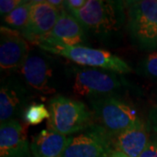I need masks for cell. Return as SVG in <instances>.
Segmentation results:
<instances>
[{
	"instance_id": "cb8c5ba5",
	"label": "cell",
	"mask_w": 157,
	"mask_h": 157,
	"mask_svg": "<svg viewBox=\"0 0 157 157\" xmlns=\"http://www.w3.org/2000/svg\"><path fill=\"white\" fill-rule=\"evenodd\" d=\"M152 140H154L157 143V135H154L153 138H152Z\"/></svg>"
},
{
	"instance_id": "8fae6325",
	"label": "cell",
	"mask_w": 157,
	"mask_h": 157,
	"mask_svg": "<svg viewBox=\"0 0 157 157\" xmlns=\"http://www.w3.org/2000/svg\"><path fill=\"white\" fill-rule=\"evenodd\" d=\"M20 73L25 86L44 95L56 92L52 85V69L45 55L38 52L29 54L27 59L20 68Z\"/></svg>"
},
{
	"instance_id": "3957f363",
	"label": "cell",
	"mask_w": 157,
	"mask_h": 157,
	"mask_svg": "<svg viewBox=\"0 0 157 157\" xmlns=\"http://www.w3.org/2000/svg\"><path fill=\"white\" fill-rule=\"evenodd\" d=\"M96 124L107 134L115 135L143 123L135 107L121 96L89 100Z\"/></svg>"
},
{
	"instance_id": "2e32d148",
	"label": "cell",
	"mask_w": 157,
	"mask_h": 157,
	"mask_svg": "<svg viewBox=\"0 0 157 157\" xmlns=\"http://www.w3.org/2000/svg\"><path fill=\"white\" fill-rule=\"evenodd\" d=\"M33 1H24L14 11L2 17L3 25L22 33L28 22Z\"/></svg>"
},
{
	"instance_id": "5bb4252c",
	"label": "cell",
	"mask_w": 157,
	"mask_h": 157,
	"mask_svg": "<svg viewBox=\"0 0 157 157\" xmlns=\"http://www.w3.org/2000/svg\"><path fill=\"white\" fill-rule=\"evenodd\" d=\"M109 138L113 151L123 153L128 157L140 156L150 141L145 122L115 135H109Z\"/></svg>"
},
{
	"instance_id": "8992f818",
	"label": "cell",
	"mask_w": 157,
	"mask_h": 157,
	"mask_svg": "<svg viewBox=\"0 0 157 157\" xmlns=\"http://www.w3.org/2000/svg\"><path fill=\"white\" fill-rule=\"evenodd\" d=\"M45 52L64 57L82 67L100 68L119 74L132 72L128 64L120 57L104 49L91 48L88 46H64L58 45H40Z\"/></svg>"
},
{
	"instance_id": "52a82bcc",
	"label": "cell",
	"mask_w": 157,
	"mask_h": 157,
	"mask_svg": "<svg viewBox=\"0 0 157 157\" xmlns=\"http://www.w3.org/2000/svg\"><path fill=\"white\" fill-rule=\"evenodd\" d=\"M113 151L109 135L94 122L83 133L69 137L62 157H110Z\"/></svg>"
},
{
	"instance_id": "ffe728a7",
	"label": "cell",
	"mask_w": 157,
	"mask_h": 157,
	"mask_svg": "<svg viewBox=\"0 0 157 157\" xmlns=\"http://www.w3.org/2000/svg\"><path fill=\"white\" fill-rule=\"evenodd\" d=\"M147 127L149 132L157 135V106L150 108L147 119Z\"/></svg>"
},
{
	"instance_id": "9c48e42d",
	"label": "cell",
	"mask_w": 157,
	"mask_h": 157,
	"mask_svg": "<svg viewBox=\"0 0 157 157\" xmlns=\"http://www.w3.org/2000/svg\"><path fill=\"white\" fill-rule=\"evenodd\" d=\"M61 11L49 5L46 1H33L29 18L22 35L34 45H39L56 25Z\"/></svg>"
},
{
	"instance_id": "9a60e30c",
	"label": "cell",
	"mask_w": 157,
	"mask_h": 157,
	"mask_svg": "<svg viewBox=\"0 0 157 157\" xmlns=\"http://www.w3.org/2000/svg\"><path fill=\"white\" fill-rule=\"evenodd\" d=\"M69 137L51 129H43L33 137L31 150L33 157H62Z\"/></svg>"
},
{
	"instance_id": "ba28073f",
	"label": "cell",
	"mask_w": 157,
	"mask_h": 157,
	"mask_svg": "<svg viewBox=\"0 0 157 157\" xmlns=\"http://www.w3.org/2000/svg\"><path fill=\"white\" fill-rule=\"evenodd\" d=\"M30 54L28 41L22 33L6 26L0 27V68L2 73L22 67Z\"/></svg>"
},
{
	"instance_id": "4fadbf2b",
	"label": "cell",
	"mask_w": 157,
	"mask_h": 157,
	"mask_svg": "<svg viewBox=\"0 0 157 157\" xmlns=\"http://www.w3.org/2000/svg\"><path fill=\"white\" fill-rule=\"evenodd\" d=\"M86 33L80 23L72 14L62 11L56 25L40 45H58L64 46L82 45L86 40ZM38 45V46H39Z\"/></svg>"
},
{
	"instance_id": "d4e9b609",
	"label": "cell",
	"mask_w": 157,
	"mask_h": 157,
	"mask_svg": "<svg viewBox=\"0 0 157 157\" xmlns=\"http://www.w3.org/2000/svg\"><path fill=\"white\" fill-rule=\"evenodd\" d=\"M155 106H157V94L155 96Z\"/></svg>"
},
{
	"instance_id": "6da1fadb",
	"label": "cell",
	"mask_w": 157,
	"mask_h": 157,
	"mask_svg": "<svg viewBox=\"0 0 157 157\" xmlns=\"http://www.w3.org/2000/svg\"><path fill=\"white\" fill-rule=\"evenodd\" d=\"M86 33L101 39L116 37L126 25L125 1L87 0L80 10L73 12Z\"/></svg>"
},
{
	"instance_id": "44dd1931",
	"label": "cell",
	"mask_w": 157,
	"mask_h": 157,
	"mask_svg": "<svg viewBox=\"0 0 157 157\" xmlns=\"http://www.w3.org/2000/svg\"><path fill=\"white\" fill-rule=\"evenodd\" d=\"M87 0H66L64 1V10L73 14V12L80 10L86 4Z\"/></svg>"
},
{
	"instance_id": "7402d4cb",
	"label": "cell",
	"mask_w": 157,
	"mask_h": 157,
	"mask_svg": "<svg viewBox=\"0 0 157 157\" xmlns=\"http://www.w3.org/2000/svg\"><path fill=\"white\" fill-rule=\"evenodd\" d=\"M139 157H157V143L154 140H150L148 145L143 150Z\"/></svg>"
},
{
	"instance_id": "277c9868",
	"label": "cell",
	"mask_w": 157,
	"mask_h": 157,
	"mask_svg": "<svg viewBox=\"0 0 157 157\" xmlns=\"http://www.w3.org/2000/svg\"><path fill=\"white\" fill-rule=\"evenodd\" d=\"M48 110L47 128L66 136L84 131L94 123V113L85 103L63 95L50 99Z\"/></svg>"
},
{
	"instance_id": "603a6c76",
	"label": "cell",
	"mask_w": 157,
	"mask_h": 157,
	"mask_svg": "<svg viewBox=\"0 0 157 157\" xmlns=\"http://www.w3.org/2000/svg\"><path fill=\"white\" fill-rule=\"evenodd\" d=\"M110 157H128V155H126L123 153H121V152L118 151H113L111 153V155Z\"/></svg>"
},
{
	"instance_id": "5b68a950",
	"label": "cell",
	"mask_w": 157,
	"mask_h": 157,
	"mask_svg": "<svg viewBox=\"0 0 157 157\" xmlns=\"http://www.w3.org/2000/svg\"><path fill=\"white\" fill-rule=\"evenodd\" d=\"M74 74L73 92L77 97L91 99L120 96L131 85L121 74L100 68H77Z\"/></svg>"
},
{
	"instance_id": "ac0fdd59",
	"label": "cell",
	"mask_w": 157,
	"mask_h": 157,
	"mask_svg": "<svg viewBox=\"0 0 157 157\" xmlns=\"http://www.w3.org/2000/svg\"><path fill=\"white\" fill-rule=\"evenodd\" d=\"M137 73L143 77L157 80V52H151L140 60Z\"/></svg>"
},
{
	"instance_id": "30bf717a",
	"label": "cell",
	"mask_w": 157,
	"mask_h": 157,
	"mask_svg": "<svg viewBox=\"0 0 157 157\" xmlns=\"http://www.w3.org/2000/svg\"><path fill=\"white\" fill-rule=\"evenodd\" d=\"M28 101V90L21 81L13 77L2 79L0 88L1 124L22 117Z\"/></svg>"
},
{
	"instance_id": "7a4b0ae2",
	"label": "cell",
	"mask_w": 157,
	"mask_h": 157,
	"mask_svg": "<svg viewBox=\"0 0 157 157\" xmlns=\"http://www.w3.org/2000/svg\"><path fill=\"white\" fill-rule=\"evenodd\" d=\"M126 29L140 50L157 48V0L125 1Z\"/></svg>"
},
{
	"instance_id": "7c38bea8",
	"label": "cell",
	"mask_w": 157,
	"mask_h": 157,
	"mask_svg": "<svg viewBox=\"0 0 157 157\" xmlns=\"http://www.w3.org/2000/svg\"><path fill=\"white\" fill-rule=\"evenodd\" d=\"M27 128L18 119L0 125V157H31Z\"/></svg>"
},
{
	"instance_id": "d6986e66",
	"label": "cell",
	"mask_w": 157,
	"mask_h": 157,
	"mask_svg": "<svg viewBox=\"0 0 157 157\" xmlns=\"http://www.w3.org/2000/svg\"><path fill=\"white\" fill-rule=\"evenodd\" d=\"M24 1L22 0H1L0 1V14L4 17L10 12L14 11L20 6Z\"/></svg>"
},
{
	"instance_id": "e0dca14e",
	"label": "cell",
	"mask_w": 157,
	"mask_h": 157,
	"mask_svg": "<svg viewBox=\"0 0 157 157\" xmlns=\"http://www.w3.org/2000/svg\"><path fill=\"white\" fill-rule=\"evenodd\" d=\"M50 118V112L46 108L45 104L33 103L25 107L22 114L23 122L26 125H39L45 119Z\"/></svg>"
}]
</instances>
